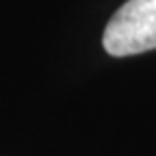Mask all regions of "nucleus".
I'll return each mask as SVG.
<instances>
[{
  "label": "nucleus",
  "mask_w": 156,
  "mask_h": 156,
  "mask_svg": "<svg viewBox=\"0 0 156 156\" xmlns=\"http://www.w3.org/2000/svg\"><path fill=\"white\" fill-rule=\"evenodd\" d=\"M102 43L113 57L156 49V0L124 2L109 19Z\"/></svg>",
  "instance_id": "1"
}]
</instances>
